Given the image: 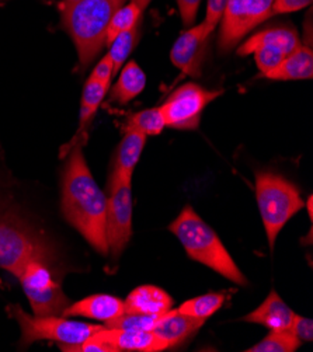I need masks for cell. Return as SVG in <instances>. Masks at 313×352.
I'll return each mask as SVG.
<instances>
[{"label":"cell","instance_id":"836d02e7","mask_svg":"<svg viewBox=\"0 0 313 352\" xmlns=\"http://www.w3.org/2000/svg\"><path fill=\"white\" fill-rule=\"evenodd\" d=\"M131 2H133V3H136L139 8H141L142 10H145L149 5H151V2L152 0H131Z\"/></svg>","mask_w":313,"mask_h":352},{"label":"cell","instance_id":"9c48e42d","mask_svg":"<svg viewBox=\"0 0 313 352\" xmlns=\"http://www.w3.org/2000/svg\"><path fill=\"white\" fill-rule=\"evenodd\" d=\"M132 179L111 174L107 197L106 237L109 252L118 260L132 236Z\"/></svg>","mask_w":313,"mask_h":352},{"label":"cell","instance_id":"8fae6325","mask_svg":"<svg viewBox=\"0 0 313 352\" xmlns=\"http://www.w3.org/2000/svg\"><path fill=\"white\" fill-rule=\"evenodd\" d=\"M215 30L205 23L190 27L182 32L170 52L173 65L177 66L182 72L194 79L202 74V65L205 60V52L208 41Z\"/></svg>","mask_w":313,"mask_h":352},{"label":"cell","instance_id":"5bb4252c","mask_svg":"<svg viewBox=\"0 0 313 352\" xmlns=\"http://www.w3.org/2000/svg\"><path fill=\"white\" fill-rule=\"evenodd\" d=\"M294 316L295 313L288 307V305L278 296L275 291H271L257 309L240 320L264 326L270 331H285L291 329Z\"/></svg>","mask_w":313,"mask_h":352},{"label":"cell","instance_id":"4316f807","mask_svg":"<svg viewBox=\"0 0 313 352\" xmlns=\"http://www.w3.org/2000/svg\"><path fill=\"white\" fill-rule=\"evenodd\" d=\"M163 316V314H162ZM162 316H147L138 313H122L120 318L104 323L109 329L129 331H152Z\"/></svg>","mask_w":313,"mask_h":352},{"label":"cell","instance_id":"4fadbf2b","mask_svg":"<svg viewBox=\"0 0 313 352\" xmlns=\"http://www.w3.org/2000/svg\"><path fill=\"white\" fill-rule=\"evenodd\" d=\"M125 311L124 300L113 295H91L79 302L69 305L62 316L65 318H87L107 323L114 320Z\"/></svg>","mask_w":313,"mask_h":352},{"label":"cell","instance_id":"f546056e","mask_svg":"<svg viewBox=\"0 0 313 352\" xmlns=\"http://www.w3.org/2000/svg\"><path fill=\"white\" fill-rule=\"evenodd\" d=\"M228 2L229 0H208L206 14H205L204 23L215 30L225 13Z\"/></svg>","mask_w":313,"mask_h":352},{"label":"cell","instance_id":"484cf974","mask_svg":"<svg viewBox=\"0 0 313 352\" xmlns=\"http://www.w3.org/2000/svg\"><path fill=\"white\" fill-rule=\"evenodd\" d=\"M138 37H139V25L129 31H124L118 34L117 37L110 43L109 45L110 50L107 54L113 60L114 75H117L121 70V67L125 65V60L129 58L131 52L135 48Z\"/></svg>","mask_w":313,"mask_h":352},{"label":"cell","instance_id":"ac0fdd59","mask_svg":"<svg viewBox=\"0 0 313 352\" xmlns=\"http://www.w3.org/2000/svg\"><path fill=\"white\" fill-rule=\"evenodd\" d=\"M313 76V52L310 47H299L274 70L264 75L270 80H306Z\"/></svg>","mask_w":313,"mask_h":352},{"label":"cell","instance_id":"5b68a950","mask_svg":"<svg viewBox=\"0 0 313 352\" xmlns=\"http://www.w3.org/2000/svg\"><path fill=\"white\" fill-rule=\"evenodd\" d=\"M8 313L20 326L23 346L41 340L55 341L59 345H78L102 327L69 320L65 316H30L20 305H9Z\"/></svg>","mask_w":313,"mask_h":352},{"label":"cell","instance_id":"9a60e30c","mask_svg":"<svg viewBox=\"0 0 313 352\" xmlns=\"http://www.w3.org/2000/svg\"><path fill=\"white\" fill-rule=\"evenodd\" d=\"M299 47V37L292 27H271L255 34L253 37L243 43L237 48V55L246 56L259 48H275L290 55Z\"/></svg>","mask_w":313,"mask_h":352},{"label":"cell","instance_id":"603a6c76","mask_svg":"<svg viewBox=\"0 0 313 352\" xmlns=\"http://www.w3.org/2000/svg\"><path fill=\"white\" fill-rule=\"evenodd\" d=\"M166 128L160 107L142 110L132 114L125 124V131H135L148 136H156Z\"/></svg>","mask_w":313,"mask_h":352},{"label":"cell","instance_id":"2e32d148","mask_svg":"<svg viewBox=\"0 0 313 352\" xmlns=\"http://www.w3.org/2000/svg\"><path fill=\"white\" fill-rule=\"evenodd\" d=\"M204 323V319H197L171 309L162 316L152 331L166 340L173 348L193 337Z\"/></svg>","mask_w":313,"mask_h":352},{"label":"cell","instance_id":"ba28073f","mask_svg":"<svg viewBox=\"0 0 313 352\" xmlns=\"http://www.w3.org/2000/svg\"><path fill=\"white\" fill-rule=\"evenodd\" d=\"M222 93V90L204 89L197 83L180 86L160 105L166 126L180 131L197 129L204 110Z\"/></svg>","mask_w":313,"mask_h":352},{"label":"cell","instance_id":"7402d4cb","mask_svg":"<svg viewBox=\"0 0 313 352\" xmlns=\"http://www.w3.org/2000/svg\"><path fill=\"white\" fill-rule=\"evenodd\" d=\"M225 300H226V296L224 294L210 292L182 303L176 310L179 313L193 316V318L206 320L224 306Z\"/></svg>","mask_w":313,"mask_h":352},{"label":"cell","instance_id":"1f68e13d","mask_svg":"<svg viewBox=\"0 0 313 352\" xmlns=\"http://www.w3.org/2000/svg\"><path fill=\"white\" fill-rule=\"evenodd\" d=\"M199 5L201 0H177L180 17L184 27H193L197 19Z\"/></svg>","mask_w":313,"mask_h":352},{"label":"cell","instance_id":"d6986e66","mask_svg":"<svg viewBox=\"0 0 313 352\" xmlns=\"http://www.w3.org/2000/svg\"><path fill=\"white\" fill-rule=\"evenodd\" d=\"M145 144H147L145 135L135 131H125V135L121 139V142L114 155L113 175L132 179L133 170L139 163V159H141Z\"/></svg>","mask_w":313,"mask_h":352},{"label":"cell","instance_id":"30bf717a","mask_svg":"<svg viewBox=\"0 0 313 352\" xmlns=\"http://www.w3.org/2000/svg\"><path fill=\"white\" fill-rule=\"evenodd\" d=\"M274 0H229L219 21L218 48L229 52L255 27L271 17Z\"/></svg>","mask_w":313,"mask_h":352},{"label":"cell","instance_id":"52a82bcc","mask_svg":"<svg viewBox=\"0 0 313 352\" xmlns=\"http://www.w3.org/2000/svg\"><path fill=\"white\" fill-rule=\"evenodd\" d=\"M24 294L36 316H62L72 302L52 278L45 261L31 260L19 275Z\"/></svg>","mask_w":313,"mask_h":352},{"label":"cell","instance_id":"7a4b0ae2","mask_svg":"<svg viewBox=\"0 0 313 352\" xmlns=\"http://www.w3.org/2000/svg\"><path fill=\"white\" fill-rule=\"evenodd\" d=\"M169 230L179 239L190 258L210 267L236 285H248L246 276L241 274L218 234L190 205L184 206L180 215L170 223Z\"/></svg>","mask_w":313,"mask_h":352},{"label":"cell","instance_id":"277c9868","mask_svg":"<svg viewBox=\"0 0 313 352\" xmlns=\"http://www.w3.org/2000/svg\"><path fill=\"white\" fill-rule=\"evenodd\" d=\"M256 198L270 250L287 222L305 208L299 190L283 175L271 171L256 173Z\"/></svg>","mask_w":313,"mask_h":352},{"label":"cell","instance_id":"e0dca14e","mask_svg":"<svg viewBox=\"0 0 313 352\" xmlns=\"http://www.w3.org/2000/svg\"><path fill=\"white\" fill-rule=\"evenodd\" d=\"M124 313L162 316L173 309V299L162 288L142 285L135 288L127 298Z\"/></svg>","mask_w":313,"mask_h":352},{"label":"cell","instance_id":"ffe728a7","mask_svg":"<svg viewBox=\"0 0 313 352\" xmlns=\"http://www.w3.org/2000/svg\"><path fill=\"white\" fill-rule=\"evenodd\" d=\"M147 86V75L135 60H129L121 67V74L110 90L113 101L124 105L136 98Z\"/></svg>","mask_w":313,"mask_h":352},{"label":"cell","instance_id":"f1b7e54d","mask_svg":"<svg viewBox=\"0 0 313 352\" xmlns=\"http://www.w3.org/2000/svg\"><path fill=\"white\" fill-rule=\"evenodd\" d=\"M113 76H114L113 60H111L110 55L106 54L101 58V60L96 65V67L93 69V72H91L89 79L104 83V85H111Z\"/></svg>","mask_w":313,"mask_h":352},{"label":"cell","instance_id":"e575fe53","mask_svg":"<svg viewBox=\"0 0 313 352\" xmlns=\"http://www.w3.org/2000/svg\"><path fill=\"white\" fill-rule=\"evenodd\" d=\"M78 2H80V0H62V2L58 5V8H65V6L74 5V3H78Z\"/></svg>","mask_w":313,"mask_h":352},{"label":"cell","instance_id":"8992f818","mask_svg":"<svg viewBox=\"0 0 313 352\" xmlns=\"http://www.w3.org/2000/svg\"><path fill=\"white\" fill-rule=\"evenodd\" d=\"M47 245L17 217L0 208V268L19 275L28 261H47Z\"/></svg>","mask_w":313,"mask_h":352},{"label":"cell","instance_id":"3957f363","mask_svg":"<svg viewBox=\"0 0 313 352\" xmlns=\"http://www.w3.org/2000/svg\"><path fill=\"white\" fill-rule=\"evenodd\" d=\"M127 0H80L61 10L62 25L71 35L83 67L90 65L106 45L107 28L114 13Z\"/></svg>","mask_w":313,"mask_h":352},{"label":"cell","instance_id":"d4e9b609","mask_svg":"<svg viewBox=\"0 0 313 352\" xmlns=\"http://www.w3.org/2000/svg\"><path fill=\"white\" fill-rule=\"evenodd\" d=\"M302 341L291 331H270L260 342L246 349L248 352H294Z\"/></svg>","mask_w":313,"mask_h":352},{"label":"cell","instance_id":"83f0119b","mask_svg":"<svg viewBox=\"0 0 313 352\" xmlns=\"http://www.w3.org/2000/svg\"><path fill=\"white\" fill-rule=\"evenodd\" d=\"M253 55H255L256 65L260 69L263 76L271 72V70H274L288 56L283 51L275 50V48H259L253 52Z\"/></svg>","mask_w":313,"mask_h":352},{"label":"cell","instance_id":"7c38bea8","mask_svg":"<svg viewBox=\"0 0 313 352\" xmlns=\"http://www.w3.org/2000/svg\"><path fill=\"white\" fill-rule=\"evenodd\" d=\"M93 337L106 345L110 352L138 351V352H160L171 348L170 344L153 331H129L101 327Z\"/></svg>","mask_w":313,"mask_h":352},{"label":"cell","instance_id":"4dcf8cb0","mask_svg":"<svg viewBox=\"0 0 313 352\" xmlns=\"http://www.w3.org/2000/svg\"><path fill=\"white\" fill-rule=\"evenodd\" d=\"M301 341L310 342L313 340V322L312 319L302 318V316L296 314L294 316V320L290 329Z\"/></svg>","mask_w":313,"mask_h":352},{"label":"cell","instance_id":"44dd1931","mask_svg":"<svg viewBox=\"0 0 313 352\" xmlns=\"http://www.w3.org/2000/svg\"><path fill=\"white\" fill-rule=\"evenodd\" d=\"M110 90V85H104L96 80L89 79L83 87V94L80 100V111H79V129L76 132L75 139L72 140L71 145H75L76 139L80 133L89 126L91 120L94 118V114L97 113L102 98L106 97L107 91Z\"/></svg>","mask_w":313,"mask_h":352},{"label":"cell","instance_id":"6da1fadb","mask_svg":"<svg viewBox=\"0 0 313 352\" xmlns=\"http://www.w3.org/2000/svg\"><path fill=\"white\" fill-rule=\"evenodd\" d=\"M62 212L102 256L109 254L106 237L107 195L97 186L86 163L82 145H74L62 174Z\"/></svg>","mask_w":313,"mask_h":352},{"label":"cell","instance_id":"d6a6232c","mask_svg":"<svg viewBox=\"0 0 313 352\" xmlns=\"http://www.w3.org/2000/svg\"><path fill=\"white\" fill-rule=\"evenodd\" d=\"M312 3V0H274L271 8V16L292 13L301 9L307 8Z\"/></svg>","mask_w":313,"mask_h":352},{"label":"cell","instance_id":"cb8c5ba5","mask_svg":"<svg viewBox=\"0 0 313 352\" xmlns=\"http://www.w3.org/2000/svg\"><path fill=\"white\" fill-rule=\"evenodd\" d=\"M144 10L139 8L136 3L129 2L127 5H122L113 16L109 28H107V38L106 44L110 45V43L117 37L118 34L124 31H129L139 25L142 19Z\"/></svg>","mask_w":313,"mask_h":352}]
</instances>
